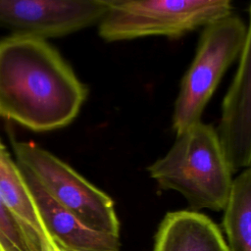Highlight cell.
Returning a JSON list of instances; mask_svg holds the SVG:
<instances>
[{
    "instance_id": "1",
    "label": "cell",
    "mask_w": 251,
    "mask_h": 251,
    "mask_svg": "<svg viewBox=\"0 0 251 251\" xmlns=\"http://www.w3.org/2000/svg\"><path fill=\"white\" fill-rule=\"evenodd\" d=\"M87 87L44 38L15 33L0 41V117L34 131L71 124Z\"/></svg>"
},
{
    "instance_id": "2",
    "label": "cell",
    "mask_w": 251,
    "mask_h": 251,
    "mask_svg": "<svg viewBox=\"0 0 251 251\" xmlns=\"http://www.w3.org/2000/svg\"><path fill=\"white\" fill-rule=\"evenodd\" d=\"M147 172L160 189L180 193L194 210L224 211L234 179L217 128L202 121L177 134Z\"/></svg>"
},
{
    "instance_id": "3",
    "label": "cell",
    "mask_w": 251,
    "mask_h": 251,
    "mask_svg": "<svg viewBox=\"0 0 251 251\" xmlns=\"http://www.w3.org/2000/svg\"><path fill=\"white\" fill-rule=\"evenodd\" d=\"M232 10L229 0H109L98 33L107 42L147 36L177 39Z\"/></svg>"
},
{
    "instance_id": "4",
    "label": "cell",
    "mask_w": 251,
    "mask_h": 251,
    "mask_svg": "<svg viewBox=\"0 0 251 251\" xmlns=\"http://www.w3.org/2000/svg\"><path fill=\"white\" fill-rule=\"evenodd\" d=\"M246 32L247 25L234 14L202 28L194 58L181 78L175 101L172 127L176 135L201 122L222 77L239 58Z\"/></svg>"
},
{
    "instance_id": "5",
    "label": "cell",
    "mask_w": 251,
    "mask_h": 251,
    "mask_svg": "<svg viewBox=\"0 0 251 251\" xmlns=\"http://www.w3.org/2000/svg\"><path fill=\"white\" fill-rule=\"evenodd\" d=\"M17 164L28 171L57 203L88 227L119 235L113 199L59 158L32 142H13Z\"/></svg>"
},
{
    "instance_id": "6",
    "label": "cell",
    "mask_w": 251,
    "mask_h": 251,
    "mask_svg": "<svg viewBox=\"0 0 251 251\" xmlns=\"http://www.w3.org/2000/svg\"><path fill=\"white\" fill-rule=\"evenodd\" d=\"M109 0H0V25L46 38L99 23Z\"/></svg>"
},
{
    "instance_id": "7",
    "label": "cell",
    "mask_w": 251,
    "mask_h": 251,
    "mask_svg": "<svg viewBox=\"0 0 251 251\" xmlns=\"http://www.w3.org/2000/svg\"><path fill=\"white\" fill-rule=\"evenodd\" d=\"M238 66L223 99L217 127L233 173L251 165V3Z\"/></svg>"
},
{
    "instance_id": "8",
    "label": "cell",
    "mask_w": 251,
    "mask_h": 251,
    "mask_svg": "<svg viewBox=\"0 0 251 251\" xmlns=\"http://www.w3.org/2000/svg\"><path fill=\"white\" fill-rule=\"evenodd\" d=\"M20 169L46 229L61 247L66 251H120L119 235L97 231L85 226L51 198L28 171L22 167Z\"/></svg>"
},
{
    "instance_id": "9",
    "label": "cell",
    "mask_w": 251,
    "mask_h": 251,
    "mask_svg": "<svg viewBox=\"0 0 251 251\" xmlns=\"http://www.w3.org/2000/svg\"><path fill=\"white\" fill-rule=\"evenodd\" d=\"M0 198L23 227L32 251H54L60 247L46 229L19 165L1 141Z\"/></svg>"
},
{
    "instance_id": "10",
    "label": "cell",
    "mask_w": 251,
    "mask_h": 251,
    "mask_svg": "<svg viewBox=\"0 0 251 251\" xmlns=\"http://www.w3.org/2000/svg\"><path fill=\"white\" fill-rule=\"evenodd\" d=\"M154 251H228L219 226L196 211L166 214L156 236Z\"/></svg>"
},
{
    "instance_id": "11",
    "label": "cell",
    "mask_w": 251,
    "mask_h": 251,
    "mask_svg": "<svg viewBox=\"0 0 251 251\" xmlns=\"http://www.w3.org/2000/svg\"><path fill=\"white\" fill-rule=\"evenodd\" d=\"M223 226L228 251H251V165L233 179Z\"/></svg>"
},
{
    "instance_id": "12",
    "label": "cell",
    "mask_w": 251,
    "mask_h": 251,
    "mask_svg": "<svg viewBox=\"0 0 251 251\" xmlns=\"http://www.w3.org/2000/svg\"><path fill=\"white\" fill-rule=\"evenodd\" d=\"M0 251H32L23 227L0 198Z\"/></svg>"
},
{
    "instance_id": "13",
    "label": "cell",
    "mask_w": 251,
    "mask_h": 251,
    "mask_svg": "<svg viewBox=\"0 0 251 251\" xmlns=\"http://www.w3.org/2000/svg\"><path fill=\"white\" fill-rule=\"evenodd\" d=\"M54 251H66V250H65L63 247H61V246H60L57 250H54Z\"/></svg>"
}]
</instances>
